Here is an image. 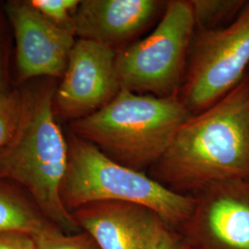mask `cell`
Wrapping results in <instances>:
<instances>
[{
    "label": "cell",
    "instance_id": "cell-16",
    "mask_svg": "<svg viewBox=\"0 0 249 249\" xmlns=\"http://www.w3.org/2000/svg\"><path fill=\"white\" fill-rule=\"evenodd\" d=\"M31 3L53 24L74 34V16L80 0H33Z\"/></svg>",
    "mask_w": 249,
    "mask_h": 249
},
{
    "label": "cell",
    "instance_id": "cell-12",
    "mask_svg": "<svg viewBox=\"0 0 249 249\" xmlns=\"http://www.w3.org/2000/svg\"><path fill=\"white\" fill-rule=\"evenodd\" d=\"M18 186L0 181V232L22 231L33 235L50 222L27 191Z\"/></svg>",
    "mask_w": 249,
    "mask_h": 249
},
{
    "label": "cell",
    "instance_id": "cell-7",
    "mask_svg": "<svg viewBox=\"0 0 249 249\" xmlns=\"http://www.w3.org/2000/svg\"><path fill=\"white\" fill-rule=\"evenodd\" d=\"M179 229L186 249H249V179L213 183L194 196Z\"/></svg>",
    "mask_w": 249,
    "mask_h": 249
},
{
    "label": "cell",
    "instance_id": "cell-4",
    "mask_svg": "<svg viewBox=\"0 0 249 249\" xmlns=\"http://www.w3.org/2000/svg\"><path fill=\"white\" fill-rule=\"evenodd\" d=\"M67 140L69 159L60 194L71 213L92 202H127L150 209L176 231L191 216L194 196L176 193L149 175L125 167L74 134L69 132Z\"/></svg>",
    "mask_w": 249,
    "mask_h": 249
},
{
    "label": "cell",
    "instance_id": "cell-6",
    "mask_svg": "<svg viewBox=\"0 0 249 249\" xmlns=\"http://www.w3.org/2000/svg\"><path fill=\"white\" fill-rule=\"evenodd\" d=\"M249 67V1L225 26L197 31L178 97L196 115L233 89Z\"/></svg>",
    "mask_w": 249,
    "mask_h": 249
},
{
    "label": "cell",
    "instance_id": "cell-19",
    "mask_svg": "<svg viewBox=\"0 0 249 249\" xmlns=\"http://www.w3.org/2000/svg\"><path fill=\"white\" fill-rule=\"evenodd\" d=\"M0 38V94L9 89L7 85V61L5 51Z\"/></svg>",
    "mask_w": 249,
    "mask_h": 249
},
{
    "label": "cell",
    "instance_id": "cell-18",
    "mask_svg": "<svg viewBox=\"0 0 249 249\" xmlns=\"http://www.w3.org/2000/svg\"><path fill=\"white\" fill-rule=\"evenodd\" d=\"M0 249H37L33 235L22 231L0 232Z\"/></svg>",
    "mask_w": 249,
    "mask_h": 249
},
{
    "label": "cell",
    "instance_id": "cell-13",
    "mask_svg": "<svg viewBox=\"0 0 249 249\" xmlns=\"http://www.w3.org/2000/svg\"><path fill=\"white\" fill-rule=\"evenodd\" d=\"M246 3L245 0H190L196 30L212 31L229 24Z\"/></svg>",
    "mask_w": 249,
    "mask_h": 249
},
{
    "label": "cell",
    "instance_id": "cell-2",
    "mask_svg": "<svg viewBox=\"0 0 249 249\" xmlns=\"http://www.w3.org/2000/svg\"><path fill=\"white\" fill-rule=\"evenodd\" d=\"M56 80L41 78L21 85L22 108L17 129L0 149V181L24 188L45 218L63 231H81L63 204L61 186L69 145L53 112Z\"/></svg>",
    "mask_w": 249,
    "mask_h": 249
},
{
    "label": "cell",
    "instance_id": "cell-10",
    "mask_svg": "<svg viewBox=\"0 0 249 249\" xmlns=\"http://www.w3.org/2000/svg\"><path fill=\"white\" fill-rule=\"evenodd\" d=\"M167 1L82 0L74 16V35L116 52L134 43L161 16Z\"/></svg>",
    "mask_w": 249,
    "mask_h": 249
},
{
    "label": "cell",
    "instance_id": "cell-8",
    "mask_svg": "<svg viewBox=\"0 0 249 249\" xmlns=\"http://www.w3.org/2000/svg\"><path fill=\"white\" fill-rule=\"evenodd\" d=\"M117 52L98 43L77 39L53 99L55 118L72 122L106 107L121 89Z\"/></svg>",
    "mask_w": 249,
    "mask_h": 249
},
{
    "label": "cell",
    "instance_id": "cell-5",
    "mask_svg": "<svg viewBox=\"0 0 249 249\" xmlns=\"http://www.w3.org/2000/svg\"><path fill=\"white\" fill-rule=\"evenodd\" d=\"M195 33L190 0L167 1L151 34L117 52L121 89L161 98L178 96Z\"/></svg>",
    "mask_w": 249,
    "mask_h": 249
},
{
    "label": "cell",
    "instance_id": "cell-15",
    "mask_svg": "<svg viewBox=\"0 0 249 249\" xmlns=\"http://www.w3.org/2000/svg\"><path fill=\"white\" fill-rule=\"evenodd\" d=\"M22 108L21 89H9L0 94V149L15 133Z\"/></svg>",
    "mask_w": 249,
    "mask_h": 249
},
{
    "label": "cell",
    "instance_id": "cell-14",
    "mask_svg": "<svg viewBox=\"0 0 249 249\" xmlns=\"http://www.w3.org/2000/svg\"><path fill=\"white\" fill-rule=\"evenodd\" d=\"M33 237L37 249H101L88 231L68 233L52 223H46Z\"/></svg>",
    "mask_w": 249,
    "mask_h": 249
},
{
    "label": "cell",
    "instance_id": "cell-11",
    "mask_svg": "<svg viewBox=\"0 0 249 249\" xmlns=\"http://www.w3.org/2000/svg\"><path fill=\"white\" fill-rule=\"evenodd\" d=\"M71 214L101 249H150L152 227L159 217L144 206L120 201L92 202Z\"/></svg>",
    "mask_w": 249,
    "mask_h": 249
},
{
    "label": "cell",
    "instance_id": "cell-17",
    "mask_svg": "<svg viewBox=\"0 0 249 249\" xmlns=\"http://www.w3.org/2000/svg\"><path fill=\"white\" fill-rule=\"evenodd\" d=\"M150 249H186V247L178 231L157 217L152 227Z\"/></svg>",
    "mask_w": 249,
    "mask_h": 249
},
{
    "label": "cell",
    "instance_id": "cell-9",
    "mask_svg": "<svg viewBox=\"0 0 249 249\" xmlns=\"http://www.w3.org/2000/svg\"><path fill=\"white\" fill-rule=\"evenodd\" d=\"M5 12L14 31L19 80L62 79L77 40L74 34L48 20L31 1H9Z\"/></svg>",
    "mask_w": 249,
    "mask_h": 249
},
{
    "label": "cell",
    "instance_id": "cell-3",
    "mask_svg": "<svg viewBox=\"0 0 249 249\" xmlns=\"http://www.w3.org/2000/svg\"><path fill=\"white\" fill-rule=\"evenodd\" d=\"M191 116L178 96L161 98L121 89L106 107L71 122L69 132L116 162L145 173Z\"/></svg>",
    "mask_w": 249,
    "mask_h": 249
},
{
    "label": "cell",
    "instance_id": "cell-1",
    "mask_svg": "<svg viewBox=\"0 0 249 249\" xmlns=\"http://www.w3.org/2000/svg\"><path fill=\"white\" fill-rule=\"evenodd\" d=\"M149 176L186 196L217 182L249 179V73L213 106L191 116Z\"/></svg>",
    "mask_w": 249,
    "mask_h": 249
}]
</instances>
